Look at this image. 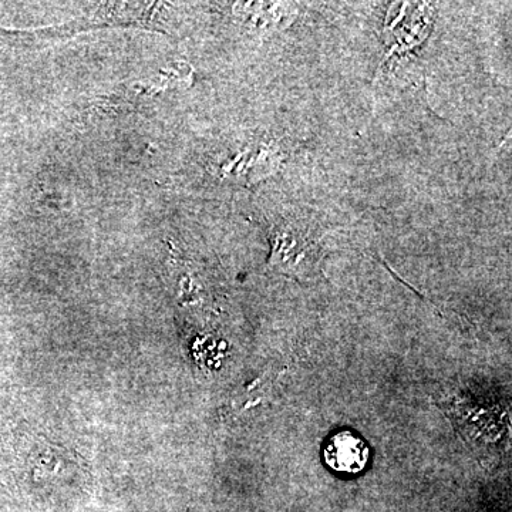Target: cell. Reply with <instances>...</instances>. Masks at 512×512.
<instances>
[{"instance_id":"6da1fadb","label":"cell","mask_w":512,"mask_h":512,"mask_svg":"<svg viewBox=\"0 0 512 512\" xmlns=\"http://www.w3.org/2000/svg\"><path fill=\"white\" fill-rule=\"evenodd\" d=\"M274 255L271 266L298 281H312L322 259L320 238L315 229L301 224H278L272 229Z\"/></svg>"},{"instance_id":"7a4b0ae2","label":"cell","mask_w":512,"mask_h":512,"mask_svg":"<svg viewBox=\"0 0 512 512\" xmlns=\"http://www.w3.org/2000/svg\"><path fill=\"white\" fill-rule=\"evenodd\" d=\"M370 450L362 437L350 430L338 431L323 448V460L330 470L345 476H356L369 464Z\"/></svg>"}]
</instances>
